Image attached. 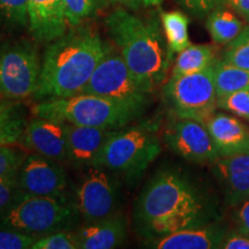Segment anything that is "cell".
Returning <instances> with one entry per match:
<instances>
[{
    "instance_id": "1",
    "label": "cell",
    "mask_w": 249,
    "mask_h": 249,
    "mask_svg": "<svg viewBox=\"0 0 249 249\" xmlns=\"http://www.w3.org/2000/svg\"><path fill=\"white\" fill-rule=\"evenodd\" d=\"M133 217L136 230L147 240L219 219L209 196L174 170L160 171L149 180L134 205Z\"/></svg>"
},
{
    "instance_id": "2",
    "label": "cell",
    "mask_w": 249,
    "mask_h": 249,
    "mask_svg": "<svg viewBox=\"0 0 249 249\" xmlns=\"http://www.w3.org/2000/svg\"><path fill=\"white\" fill-rule=\"evenodd\" d=\"M110 46L92 27H71L44 50L38 88L33 98L40 102L82 93Z\"/></svg>"
},
{
    "instance_id": "3",
    "label": "cell",
    "mask_w": 249,
    "mask_h": 249,
    "mask_svg": "<svg viewBox=\"0 0 249 249\" xmlns=\"http://www.w3.org/2000/svg\"><path fill=\"white\" fill-rule=\"evenodd\" d=\"M104 23L133 75L154 91L166 79L172 62L157 18H143L129 9L118 7Z\"/></svg>"
},
{
    "instance_id": "4",
    "label": "cell",
    "mask_w": 249,
    "mask_h": 249,
    "mask_svg": "<svg viewBox=\"0 0 249 249\" xmlns=\"http://www.w3.org/2000/svg\"><path fill=\"white\" fill-rule=\"evenodd\" d=\"M31 112L35 117L61 123L120 129L141 118L145 111L92 93H79L67 98L40 101Z\"/></svg>"
},
{
    "instance_id": "5",
    "label": "cell",
    "mask_w": 249,
    "mask_h": 249,
    "mask_svg": "<svg viewBox=\"0 0 249 249\" xmlns=\"http://www.w3.org/2000/svg\"><path fill=\"white\" fill-rule=\"evenodd\" d=\"M161 151L157 126L142 124L117 129L103 147L95 166L104 167L129 181L141 178Z\"/></svg>"
},
{
    "instance_id": "6",
    "label": "cell",
    "mask_w": 249,
    "mask_h": 249,
    "mask_svg": "<svg viewBox=\"0 0 249 249\" xmlns=\"http://www.w3.org/2000/svg\"><path fill=\"white\" fill-rule=\"evenodd\" d=\"M80 219L74 198L27 196L0 213V229L17 230L38 239L74 230Z\"/></svg>"
},
{
    "instance_id": "7",
    "label": "cell",
    "mask_w": 249,
    "mask_h": 249,
    "mask_svg": "<svg viewBox=\"0 0 249 249\" xmlns=\"http://www.w3.org/2000/svg\"><path fill=\"white\" fill-rule=\"evenodd\" d=\"M35 40L18 39L0 45V97L23 101L38 88L42 57Z\"/></svg>"
},
{
    "instance_id": "8",
    "label": "cell",
    "mask_w": 249,
    "mask_h": 249,
    "mask_svg": "<svg viewBox=\"0 0 249 249\" xmlns=\"http://www.w3.org/2000/svg\"><path fill=\"white\" fill-rule=\"evenodd\" d=\"M82 93H92L145 111L152 91L139 82L119 50L111 45Z\"/></svg>"
},
{
    "instance_id": "9",
    "label": "cell",
    "mask_w": 249,
    "mask_h": 249,
    "mask_svg": "<svg viewBox=\"0 0 249 249\" xmlns=\"http://www.w3.org/2000/svg\"><path fill=\"white\" fill-rule=\"evenodd\" d=\"M213 65L197 73L171 77L167 81L164 97L173 117L205 124L213 116L217 107Z\"/></svg>"
},
{
    "instance_id": "10",
    "label": "cell",
    "mask_w": 249,
    "mask_h": 249,
    "mask_svg": "<svg viewBox=\"0 0 249 249\" xmlns=\"http://www.w3.org/2000/svg\"><path fill=\"white\" fill-rule=\"evenodd\" d=\"M120 193L111 171L101 166L87 167L75 189L74 203L85 223L118 213Z\"/></svg>"
},
{
    "instance_id": "11",
    "label": "cell",
    "mask_w": 249,
    "mask_h": 249,
    "mask_svg": "<svg viewBox=\"0 0 249 249\" xmlns=\"http://www.w3.org/2000/svg\"><path fill=\"white\" fill-rule=\"evenodd\" d=\"M18 181L27 196L68 197L70 180L61 161L35 152L27 155L18 173Z\"/></svg>"
},
{
    "instance_id": "12",
    "label": "cell",
    "mask_w": 249,
    "mask_h": 249,
    "mask_svg": "<svg viewBox=\"0 0 249 249\" xmlns=\"http://www.w3.org/2000/svg\"><path fill=\"white\" fill-rule=\"evenodd\" d=\"M164 140L174 154L192 163H214L219 158L209 130L198 121L174 117Z\"/></svg>"
},
{
    "instance_id": "13",
    "label": "cell",
    "mask_w": 249,
    "mask_h": 249,
    "mask_svg": "<svg viewBox=\"0 0 249 249\" xmlns=\"http://www.w3.org/2000/svg\"><path fill=\"white\" fill-rule=\"evenodd\" d=\"M18 143L31 152L58 161L67 160V143L65 123L34 117L28 121Z\"/></svg>"
},
{
    "instance_id": "14",
    "label": "cell",
    "mask_w": 249,
    "mask_h": 249,
    "mask_svg": "<svg viewBox=\"0 0 249 249\" xmlns=\"http://www.w3.org/2000/svg\"><path fill=\"white\" fill-rule=\"evenodd\" d=\"M67 161L77 167L95 166L103 147L117 129L65 123Z\"/></svg>"
},
{
    "instance_id": "15",
    "label": "cell",
    "mask_w": 249,
    "mask_h": 249,
    "mask_svg": "<svg viewBox=\"0 0 249 249\" xmlns=\"http://www.w3.org/2000/svg\"><path fill=\"white\" fill-rule=\"evenodd\" d=\"M29 30L37 43L49 44L67 33L64 0H28Z\"/></svg>"
},
{
    "instance_id": "16",
    "label": "cell",
    "mask_w": 249,
    "mask_h": 249,
    "mask_svg": "<svg viewBox=\"0 0 249 249\" xmlns=\"http://www.w3.org/2000/svg\"><path fill=\"white\" fill-rule=\"evenodd\" d=\"M227 235L225 226L217 222L192 227L171 234L145 240L144 245L157 249H213L220 248Z\"/></svg>"
},
{
    "instance_id": "17",
    "label": "cell",
    "mask_w": 249,
    "mask_h": 249,
    "mask_svg": "<svg viewBox=\"0 0 249 249\" xmlns=\"http://www.w3.org/2000/svg\"><path fill=\"white\" fill-rule=\"evenodd\" d=\"M213 173L227 204L233 207L249 198V152L219 157L214 161Z\"/></svg>"
},
{
    "instance_id": "18",
    "label": "cell",
    "mask_w": 249,
    "mask_h": 249,
    "mask_svg": "<svg viewBox=\"0 0 249 249\" xmlns=\"http://www.w3.org/2000/svg\"><path fill=\"white\" fill-rule=\"evenodd\" d=\"M79 249H113L127 238L126 219L119 213L103 218L74 230Z\"/></svg>"
},
{
    "instance_id": "19",
    "label": "cell",
    "mask_w": 249,
    "mask_h": 249,
    "mask_svg": "<svg viewBox=\"0 0 249 249\" xmlns=\"http://www.w3.org/2000/svg\"><path fill=\"white\" fill-rule=\"evenodd\" d=\"M219 157L249 152V127L225 113H213L205 123Z\"/></svg>"
},
{
    "instance_id": "20",
    "label": "cell",
    "mask_w": 249,
    "mask_h": 249,
    "mask_svg": "<svg viewBox=\"0 0 249 249\" xmlns=\"http://www.w3.org/2000/svg\"><path fill=\"white\" fill-rule=\"evenodd\" d=\"M28 121L26 107L21 101L0 102V145L18 143Z\"/></svg>"
},
{
    "instance_id": "21",
    "label": "cell",
    "mask_w": 249,
    "mask_h": 249,
    "mask_svg": "<svg viewBox=\"0 0 249 249\" xmlns=\"http://www.w3.org/2000/svg\"><path fill=\"white\" fill-rule=\"evenodd\" d=\"M218 60L217 49L209 44L189 45L180 52L174 62L171 77L197 73L213 66Z\"/></svg>"
},
{
    "instance_id": "22",
    "label": "cell",
    "mask_w": 249,
    "mask_h": 249,
    "mask_svg": "<svg viewBox=\"0 0 249 249\" xmlns=\"http://www.w3.org/2000/svg\"><path fill=\"white\" fill-rule=\"evenodd\" d=\"M160 22L166 38L169 58L172 61L174 55L191 45L188 37L189 18L180 11L161 12Z\"/></svg>"
},
{
    "instance_id": "23",
    "label": "cell",
    "mask_w": 249,
    "mask_h": 249,
    "mask_svg": "<svg viewBox=\"0 0 249 249\" xmlns=\"http://www.w3.org/2000/svg\"><path fill=\"white\" fill-rule=\"evenodd\" d=\"M207 29L216 44L227 45L241 33L244 24L239 18L226 8L218 6L208 17Z\"/></svg>"
},
{
    "instance_id": "24",
    "label": "cell",
    "mask_w": 249,
    "mask_h": 249,
    "mask_svg": "<svg viewBox=\"0 0 249 249\" xmlns=\"http://www.w3.org/2000/svg\"><path fill=\"white\" fill-rule=\"evenodd\" d=\"M213 74L217 98L249 87V71L233 66L223 60L214 62Z\"/></svg>"
},
{
    "instance_id": "25",
    "label": "cell",
    "mask_w": 249,
    "mask_h": 249,
    "mask_svg": "<svg viewBox=\"0 0 249 249\" xmlns=\"http://www.w3.org/2000/svg\"><path fill=\"white\" fill-rule=\"evenodd\" d=\"M0 26L9 31L28 29V0H0Z\"/></svg>"
},
{
    "instance_id": "26",
    "label": "cell",
    "mask_w": 249,
    "mask_h": 249,
    "mask_svg": "<svg viewBox=\"0 0 249 249\" xmlns=\"http://www.w3.org/2000/svg\"><path fill=\"white\" fill-rule=\"evenodd\" d=\"M110 0H64L65 17L70 27H76L95 17Z\"/></svg>"
},
{
    "instance_id": "27",
    "label": "cell",
    "mask_w": 249,
    "mask_h": 249,
    "mask_svg": "<svg viewBox=\"0 0 249 249\" xmlns=\"http://www.w3.org/2000/svg\"><path fill=\"white\" fill-rule=\"evenodd\" d=\"M223 61L249 71V26L242 28L241 33L227 44Z\"/></svg>"
},
{
    "instance_id": "28",
    "label": "cell",
    "mask_w": 249,
    "mask_h": 249,
    "mask_svg": "<svg viewBox=\"0 0 249 249\" xmlns=\"http://www.w3.org/2000/svg\"><path fill=\"white\" fill-rule=\"evenodd\" d=\"M27 154L14 144L0 145V179L18 176Z\"/></svg>"
},
{
    "instance_id": "29",
    "label": "cell",
    "mask_w": 249,
    "mask_h": 249,
    "mask_svg": "<svg viewBox=\"0 0 249 249\" xmlns=\"http://www.w3.org/2000/svg\"><path fill=\"white\" fill-rule=\"evenodd\" d=\"M217 107L249 120V87L217 98Z\"/></svg>"
},
{
    "instance_id": "30",
    "label": "cell",
    "mask_w": 249,
    "mask_h": 249,
    "mask_svg": "<svg viewBox=\"0 0 249 249\" xmlns=\"http://www.w3.org/2000/svg\"><path fill=\"white\" fill-rule=\"evenodd\" d=\"M31 249H79L74 230H65L38 238Z\"/></svg>"
},
{
    "instance_id": "31",
    "label": "cell",
    "mask_w": 249,
    "mask_h": 249,
    "mask_svg": "<svg viewBox=\"0 0 249 249\" xmlns=\"http://www.w3.org/2000/svg\"><path fill=\"white\" fill-rule=\"evenodd\" d=\"M27 195L18 186V176L0 179V213Z\"/></svg>"
},
{
    "instance_id": "32",
    "label": "cell",
    "mask_w": 249,
    "mask_h": 249,
    "mask_svg": "<svg viewBox=\"0 0 249 249\" xmlns=\"http://www.w3.org/2000/svg\"><path fill=\"white\" fill-rule=\"evenodd\" d=\"M37 238L11 229H0V249H29Z\"/></svg>"
},
{
    "instance_id": "33",
    "label": "cell",
    "mask_w": 249,
    "mask_h": 249,
    "mask_svg": "<svg viewBox=\"0 0 249 249\" xmlns=\"http://www.w3.org/2000/svg\"><path fill=\"white\" fill-rule=\"evenodd\" d=\"M177 2L186 12L197 18L210 14L214 8L220 5V0H177Z\"/></svg>"
},
{
    "instance_id": "34",
    "label": "cell",
    "mask_w": 249,
    "mask_h": 249,
    "mask_svg": "<svg viewBox=\"0 0 249 249\" xmlns=\"http://www.w3.org/2000/svg\"><path fill=\"white\" fill-rule=\"evenodd\" d=\"M233 220L238 231L249 238V198L233 205Z\"/></svg>"
},
{
    "instance_id": "35",
    "label": "cell",
    "mask_w": 249,
    "mask_h": 249,
    "mask_svg": "<svg viewBox=\"0 0 249 249\" xmlns=\"http://www.w3.org/2000/svg\"><path fill=\"white\" fill-rule=\"evenodd\" d=\"M223 249H249V238L240 232H232L226 235L222 244Z\"/></svg>"
},
{
    "instance_id": "36",
    "label": "cell",
    "mask_w": 249,
    "mask_h": 249,
    "mask_svg": "<svg viewBox=\"0 0 249 249\" xmlns=\"http://www.w3.org/2000/svg\"><path fill=\"white\" fill-rule=\"evenodd\" d=\"M220 4L241 15L246 20L249 18V0H220Z\"/></svg>"
},
{
    "instance_id": "37",
    "label": "cell",
    "mask_w": 249,
    "mask_h": 249,
    "mask_svg": "<svg viewBox=\"0 0 249 249\" xmlns=\"http://www.w3.org/2000/svg\"><path fill=\"white\" fill-rule=\"evenodd\" d=\"M110 1L124 6L129 11H138L141 8V6H143L142 0H110Z\"/></svg>"
},
{
    "instance_id": "38",
    "label": "cell",
    "mask_w": 249,
    "mask_h": 249,
    "mask_svg": "<svg viewBox=\"0 0 249 249\" xmlns=\"http://www.w3.org/2000/svg\"><path fill=\"white\" fill-rule=\"evenodd\" d=\"M142 2L145 7H154V6H160L163 0H142Z\"/></svg>"
},
{
    "instance_id": "39",
    "label": "cell",
    "mask_w": 249,
    "mask_h": 249,
    "mask_svg": "<svg viewBox=\"0 0 249 249\" xmlns=\"http://www.w3.org/2000/svg\"><path fill=\"white\" fill-rule=\"evenodd\" d=\"M247 21H248V22H249V18H248V20H247Z\"/></svg>"
},
{
    "instance_id": "40",
    "label": "cell",
    "mask_w": 249,
    "mask_h": 249,
    "mask_svg": "<svg viewBox=\"0 0 249 249\" xmlns=\"http://www.w3.org/2000/svg\"><path fill=\"white\" fill-rule=\"evenodd\" d=\"M0 102H1V101H0Z\"/></svg>"
}]
</instances>
